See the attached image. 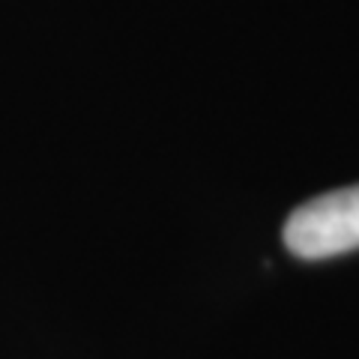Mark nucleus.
I'll return each mask as SVG.
<instances>
[{
    "mask_svg": "<svg viewBox=\"0 0 359 359\" xmlns=\"http://www.w3.org/2000/svg\"><path fill=\"white\" fill-rule=\"evenodd\" d=\"M285 245L297 257L323 261L359 249V186L311 198L285 222Z\"/></svg>",
    "mask_w": 359,
    "mask_h": 359,
    "instance_id": "obj_1",
    "label": "nucleus"
}]
</instances>
